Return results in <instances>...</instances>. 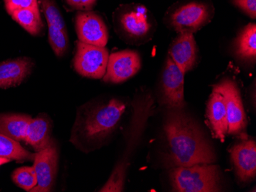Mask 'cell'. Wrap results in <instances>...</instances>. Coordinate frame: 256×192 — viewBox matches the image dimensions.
Listing matches in <instances>:
<instances>
[{"label": "cell", "instance_id": "3957f363", "mask_svg": "<svg viewBox=\"0 0 256 192\" xmlns=\"http://www.w3.org/2000/svg\"><path fill=\"white\" fill-rule=\"evenodd\" d=\"M133 107L134 114L128 144L125 147L122 157L119 160L110 178L100 192H118L123 191L126 170L130 166L134 147L136 146L148 118L153 114L154 100L149 96L136 99L134 103Z\"/></svg>", "mask_w": 256, "mask_h": 192}, {"label": "cell", "instance_id": "7402d4cb", "mask_svg": "<svg viewBox=\"0 0 256 192\" xmlns=\"http://www.w3.org/2000/svg\"><path fill=\"white\" fill-rule=\"evenodd\" d=\"M12 180L18 187L31 192L37 186V177L33 166L18 168L12 174Z\"/></svg>", "mask_w": 256, "mask_h": 192}, {"label": "cell", "instance_id": "8992f818", "mask_svg": "<svg viewBox=\"0 0 256 192\" xmlns=\"http://www.w3.org/2000/svg\"><path fill=\"white\" fill-rule=\"evenodd\" d=\"M108 58L106 47L78 41L73 64L76 71L83 77L100 79L106 74Z\"/></svg>", "mask_w": 256, "mask_h": 192}, {"label": "cell", "instance_id": "7c38bea8", "mask_svg": "<svg viewBox=\"0 0 256 192\" xmlns=\"http://www.w3.org/2000/svg\"><path fill=\"white\" fill-rule=\"evenodd\" d=\"M169 56L182 73L194 68L197 59V46L192 32H180L171 44Z\"/></svg>", "mask_w": 256, "mask_h": 192}, {"label": "cell", "instance_id": "7a4b0ae2", "mask_svg": "<svg viewBox=\"0 0 256 192\" xmlns=\"http://www.w3.org/2000/svg\"><path fill=\"white\" fill-rule=\"evenodd\" d=\"M126 105L113 99L108 104L98 106L78 117L72 134V141L87 148L94 147L109 137L118 125Z\"/></svg>", "mask_w": 256, "mask_h": 192}, {"label": "cell", "instance_id": "30bf717a", "mask_svg": "<svg viewBox=\"0 0 256 192\" xmlns=\"http://www.w3.org/2000/svg\"><path fill=\"white\" fill-rule=\"evenodd\" d=\"M184 74L169 56L162 74V100L168 108L182 109L185 106Z\"/></svg>", "mask_w": 256, "mask_h": 192}, {"label": "cell", "instance_id": "4316f807", "mask_svg": "<svg viewBox=\"0 0 256 192\" xmlns=\"http://www.w3.org/2000/svg\"><path fill=\"white\" fill-rule=\"evenodd\" d=\"M72 8L78 10H89L94 6L97 0H66Z\"/></svg>", "mask_w": 256, "mask_h": 192}, {"label": "cell", "instance_id": "9c48e42d", "mask_svg": "<svg viewBox=\"0 0 256 192\" xmlns=\"http://www.w3.org/2000/svg\"><path fill=\"white\" fill-rule=\"evenodd\" d=\"M142 67L139 54L132 50H124L109 55L107 69L103 80L106 83L119 84L134 76Z\"/></svg>", "mask_w": 256, "mask_h": 192}, {"label": "cell", "instance_id": "9a60e30c", "mask_svg": "<svg viewBox=\"0 0 256 192\" xmlns=\"http://www.w3.org/2000/svg\"><path fill=\"white\" fill-rule=\"evenodd\" d=\"M124 31L132 38H142L150 29L148 11L144 6L135 5L125 10L120 17Z\"/></svg>", "mask_w": 256, "mask_h": 192}, {"label": "cell", "instance_id": "603a6c76", "mask_svg": "<svg viewBox=\"0 0 256 192\" xmlns=\"http://www.w3.org/2000/svg\"><path fill=\"white\" fill-rule=\"evenodd\" d=\"M48 41L54 54L58 57H62L69 45L67 30L48 25Z\"/></svg>", "mask_w": 256, "mask_h": 192}, {"label": "cell", "instance_id": "2e32d148", "mask_svg": "<svg viewBox=\"0 0 256 192\" xmlns=\"http://www.w3.org/2000/svg\"><path fill=\"white\" fill-rule=\"evenodd\" d=\"M207 118L210 121L214 137L224 140L228 133V120L224 97L212 90L207 105Z\"/></svg>", "mask_w": 256, "mask_h": 192}, {"label": "cell", "instance_id": "484cf974", "mask_svg": "<svg viewBox=\"0 0 256 192\" xmlns=\"http://www.w3.org/2000/svg\"><path fill=\"white\" fill-rule=\"evenodd\" d=\"M232 2L251 18H256V0H234Z\"/></svg>", "mask_w": 256, "mask_h": 192}, {"label": "cell", "instance_id": "277c9868", "mask_svg": "<svg viewBox=\"0 0 256 192\" xmlns=\"http://www.w3.org/2000/svg\"><path fill=\"white\" fill-rule=\"evenodd\" d=\"M172 187L175 192H220L218 171L216 166L197 164L178 166L170 173Z\"/></svg>", "mask_w": 256, "mask_h": 192}, {"label": "cell", "instance_id": "52a82bcc", "mask_svg": "<svg viewBox=\"0 0 256 192\" xmlns=\"http://www.w3.org/2000/svg\"><path fill=\"white\" fill-rule=\"evenodd\" d=\"M212 10L204 2H188L176 8L170 16L172 26L179 32H194L212 18Z\"/></svg>", "mask_w": 256, "mask_h": 192}, {"label": "cell", "instance_id": "4fadbf2b", "mask_svg": "<svg viewBox=\"0 0 256 192\" xmlns=\"http://www.w3.org/2000/svg\"><path fill=\"white\" fill-rule=\"evenodd\" d=\"M231 158L242 181L250 182L256 178V144L254 140H244L234 146L232 148Z\"/></svg>", "mask_w": 256, "mask_h": 192}, {"label": "cell", "instance_id": "44dd1931", "mask_svg": "<svg viewBox=\"0 0 256 192\" xmlns=\"http://www.w3.org/2000/svg\"><path fill=\"white\" fill-rule=\"evenodd\" d=\"M34 155L23 148L16 140L0 133V157L18 162L32 161Z\"/></svg>", "mask_w": 256, "mask_h": 192}, {"label": "cell", "instance_id": "8fae6325", "mask_svg": "<svg viewBox=\"0 0 256 192\" xmlns=\"http://www.w3.org/2000/svg\"><path fill=\"white\" fill-rule=\"evenodd\" d=\"M76 28L79 41L96 46H106L108 41V31L102 17L96 12L78 13Z\"/></svg>", "mask_w": 256, "mask_h": 192}, {"label": "cell", "instance_id": "ffe728a7", "mask_svg": "<svg viewBox=\"0 0 256 192\" xmlns=\"http://www.w3.org/2000/svg\"><path fill=\"white\" fill-rule=\"evenodd\" d=\"M11 15L12 18L31 35H38L42 30L43 23L38 6L16 10Z\"/></svg>", "mask_w": 256, "mask_h": 192}, {"label": "cell", "instance_id": "e0dca14e", "mask_svg": "<svg viewBox=\"0 0 256 192\" xmlns=\"http://www.w3.org/2000/svg\"><path fill=\"white\" fill-rule=\"evenodd\" d=\"M51 123L47 117H38L30 119L26 130V143L36 152L46 149L51 142Z\"/></svg>", "mask_w": 256, "mask_h": 192}, {"label": "cell", "instance_id": "ac0fdd59", "mask_svg": "<svg viewBox=\"0 0 256 192\" xmlns=\"http://www.w3.org/2000/svg\"><path fill=\"white\" fill-rule=\"evenodd\" d=\"M30 119L23 114H0V133L18 142L24 140Z\"/></svg>", "mask_w": 256, "mask_h": 192}, {"label": "cell", "instance_id": "d4e9b609", "mask_svg": "<svg viewBox=\"0 0 256 192\" xmlns=\"http://www.w3.org/2000/svg\"><path fill=\"white\" fill-rule=\"evenodd\" d=\"M6 9L11 15L16 10L38 7V0H5Z\"/></svg>", "mask_w": 256, "mask_h": 192}, {"label": "cell", "instance_id": "d6986e66", "mask_svg": "<svg viewBox=\"0 0 256 192\" xmlns=\"http://www.w3.org/2000/svg\"><path fill=\"white\" fill-rule=\"evenodd\" d=\"M236 51L242 59H256V25L250 23L244 28L236 43Z\"/></svg>", "mask_w": 256, "mask_h": 192}, {"label": "cell", "instance_id": "cb8c5ba5", "mask_svg": "<svg viewBox=\"0 0 256 192\" xmlns=\"http://www.w3.org/2000/svg\"><path fill=\"white\" fill-rule=\"evenodd\" d=\"M41 6L48 25L66 30L64 18L53 0H41Z\"/></svg>", "mask_w": 256, "mask_h": 192}, {"label": "cell", "instance_id": "5bb4252c", "mask_svg": "<svg viewBox=\"0 0 256 192\" xmlns=\"http://www.w3.org/2000/svg\"><path fill=\"white\" fill-rule=\"evenodd\" d=\"M33 67L34 63L26 57L0 63V88L20 85L30 75Z\"/></svg>", "mask_w": 256, "mask_h": 192}, {"label": "cell", "instance_id": "6da1fadb", "mask_svg": "<svg viewBox=\"0 0 256 192\" xmlns=\"http://www.w3.org/2000/svg\"><path fill=\"white\" fill-rule=\"evenodd\" d=\"M164 130L176 166L211 164L215 162L212 146L201 129L182 109L169 108Z\"/></svg>", "mask_w": 256, "mask_h": 192}, {"label": "cell", "instance_id": "5b68a950", "mask_svg": "<svg viewBox=\"0 0 256 192\" xmlns=\"http://www.w3.org/2000/svg\"><path fill=\"white\" fill-rule=\"evenodd\" d=\"M214 90L222 94L225 101L228 120V134L246 137L247 120L240 91L234 81L226 79L214 86Z\"/></svg>", "mask_w": 256, "mask_h": 192}, {"label": "cell", "instance_id": "83f0119b", "mask_svg": "<svg viewBox=\"0 0 256 192\" xmlns=\"http://www.w3.org/2000/svg\"><path fill=\"white\" fill-rule=\"evenodd\" d=\"M11 161L12 160L8 159V158L0 157V166L4 164H6V163H8Z\"/></svg>", "mask_w": 256, "mask_h": 192}, {"label": "cell", "instance_id": "ba28073f", "mask_svg": "<svg viewBox=\"0 0 256 192\" xmlns=\"http://www.w3.org/2000/svg\"><path fill=\"white\" fill-rule=\"evenodd\" d=\"M33 161L37 186L31 192H51L56 183L58 162V153L54 140H52L46 149L37 152Z\"/></svg>", "mask_w": 256, "mask_h": 192}]
</instances>
